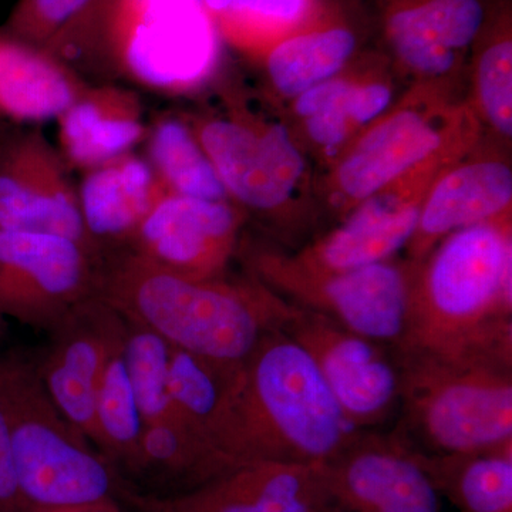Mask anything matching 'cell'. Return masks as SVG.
I'll list each match as a JSON object with an SVG mask.
<instances>
[{
	"mask_svg": "<svg viewBox=\"0 0 512 512\" xmlns=\"http://www.w3.org/2000/svg\"><path fill=\"white\" fill-rule=\"evenodd\" d=\"M97 296L173 348L227 365L244 363L298 309L251 275L187 278L127 249L101 256Z\"/></svg>",
	"mask_w": 512,
	"mask_h": 512,
	"instance_id": "obj_1",
	"label": "cell"
},
{
	"mask_svg": "<svg viewBox=\"0 0 512 512\" xmlns=\"http://www.w3.org/2000/svg\"><path fill=\"white\" fill-rule=\"evenodd\" d=\"M305 349L269 332L242 363L218 441L238 461L323 467L357 433Z\"/></svg>",
	"mask_w": 512,
	"mask_h": 512,
	"instance_id": "obj_2",
	"label": "cell"
},
{
	"mask_svg": "<svg viewBox=\"0 0 512 512\" xmlns=\"http://www.w3.org/2000/svg\"><path fill=\"white\" fill-rule=\"evenodd\" d=\"M414 262L397 352L512 346V214L453 232Z\"/></svg>",
	"mask_w": 512,
	"mask_h": 512,
	"instance_id": "obj_3",
	"label": "cell"
},
{
	"mask_svg": "<svg viewBox=\"0 0 512 512\" xmlns=\"http://www.w3.org/2000/svg\"><path fill=\"white\" fill-rule=\"evenodd\" d=\"M220 175L229 201L275 241L295 244L312 227L308 158L291 124L255 110L237 89L218 113L185 120Z\"/></svg>",
	"mask_w": 512,
	"mask_h": 512,
	"instance_id": "obj_4",
	"label": "cell"
},
{
	"mask_svg": "<svg viewBox=\"0 0 512 512\" xmlns=\"http://www.w3.org/2000/svg\"><path fill=\"white\" fill-rule=\"evenodd\" d=\"M399 434L427 454L471 453L512 443V348L397 352ZM416 448V447H414Z\"/></svg>",
	"mask_w": 512,
	"mask_h": 512,
	"instance_id": "obj_5",
	"label": "cell"
},
{
	"mask_svg": "<svg viewBox=\"0 0 512 512\" xmlns=\"http://www.w3.org/2000/svg\"><path fill=\"white\" fill-rule=\"evenodd\" d=\"M0 412L29 510L117 501L128 481L47 393L35 359L0 355Z\"/></svg>",
	"mask_w": 512,
	"mask_h": 512,
	"instance_id": "obj_6",
	"label": "cell"
},
{
	"mask_svg": "<svg viewBox=\"0 0 512 512\" xmlns=\"http://www.w3.org/2000/svg\"><path fill=\"white\" fill-rule=\"evenodd\" d=\"M481 124L453 90L414 84L326 167L323 198L338 221L370 195L436 158H461Z\"/></svg>",
	"mask_w": 512,
	"mask_h": 512,
	"instance_id": "obj_7",
	"label": "cell"
},
{
	"mask_svg": "<svg viewBox=\"0 0 512 512\" xmlns=\"http://www.w3.org/2000/svg\"><path fill=\"white\" fill-rule=\"evenodd\" d=\"M235 256L245 274L295 308L325 316L394 350L402 348L416 262L396 256L349 271H315L268 238L244 234Z\"/></svg>",
	"mask_w": 512,
	"mask_h": 512,
	"instance_id": "obj_8",
	"label": "cell"
},
{
	"mask_svg": "<svg viewBox=\"0 0 512 512\" xmlns=\"http://www.w3.org/2000/svg\"><path fill=\"white\" fill-rule=\"evenodd\" d=\"M111 42L117 66L154 92H194L217 69V32L202 0H120Z\"/></svg>",
	"mask_w": 512,
	"mask_h": 512,
	"instance_id": "obj_9",
	"label": "cell"
},
{
	"mask_svg": "<svg viewBox=\"0 0 512 512\" xmlns=\"http://www.w3.org/2000/svg\"><path fill=\"white\" fill-rule=\"evenodd\" d=\"M99 265L72 239L0 228V318L52 332L96 298Z\"/></svg>",
	"mask_w": 512,
	"mask_h": 512,
	"instance_id": "obj_10",
	"label": "cell"
},
{
	"mask_svg": "<svg viewBox=\"0 0 512 512\" xmlns=\"http://www.w3.org/2000/svg\"><path fill=\"white\" fill-rule=\"evenodd\" d=\"M284 330L312 357L356 430L375 429L400 410L402 370L396 350L299 308Z\"/></svg>",
	"mask_w": 512,
	"mask_h": 512,
	"instance_id": "obj_11",
	"label": "cell"
},
{
	"mask_svg": "<svg viewBox=\"0 0 512 512\" xmlns=\"http://www.w3.org/2000/svg\"><path fill=\"white\" fill-rule=\"evenodd\" d=\"M495 0H376L387 57L414 84L453 90Z\"/></svg>",
	"mask_w": 512,
	"mask_h": 512,
	"instance_id": "obj_12",
	"label": "cell"
},
{
	"mask_svg": "<svg viewBox=\"0 0 512 512\" xmlns=\"http://www.w3.org/2000/svg\"><path fill=\"white\" fill-rule=\"evenodd\" d=\"M460 158H436L403 175L357 204L338 225L291 252L315 271H349L396 258L416 229L421 202L431 183Z\"/></svg>",
	"mask_w": 512,
	"mask_h": 512,
	"instance_id": "obj_13",
	"label": "cell"
},
{
	"mask_svg": "<svg viewBox=\"0 0 512 512\" xmlns=\"http://www.w3.org/2000/svg\"><path fill=\"white\" fill-rule=\"evenodd\" d=\"M247 220L231 201L165 192L124 249L173 274L215 278L237 255Z\"/></svg>",
	"mask_w": 512,
	"mask_h": 512,
	"instance_id": "obj_14",
	"label": "cell"
},
{
	"mask_svg": "<svg viewBox=\"0 0 512 512\" xmlns=\"http://www.w3.org/2000/svg\"><path fill=\"white\" fill-rule=\"evenodd\" d=\"M0 228L69 238L97 254L70 167L39 130L10 138L0 151Z\"/></svg>",
	"mask_w": 512,
	"mask_h": 512,
	"instance_id": "obj_15",
	"label": "cell"
},
{
	"mask_svg": "<svg viewBox=\"0 0 512 512\" xmlns=\"http://www.w3.org/2000/svg\"><path fill=\"white\" fill-rule=\"evenodd\" d=\"M332 503L345 512H440V494L399 431L360 430L322 467Z\"/></svg>",
	"mask_w": 512,
	"mask_h": 512,
	"instance_id": "obj_16",
	"label": "cell"
},
{
	"mask_svg": "<svg viewBox=\"0 0 512 512\" xmlns=\"http://www.w3.org/2000/svg\"><path fill=\"white\" fill-rule=\"evenodd\" d=\"M120 501L136 512H318L332 500L322 467L251 460L187 493L161 497L128 485Z\"/></svg>",
	"mask_w": 512,
	"mask_h": 512,
	"instance_id": "obj_17",
	"label": "cell"
},
{
	"mask_svg": "<svg viewBox=\"0 0 512 512\" xmlns=\"http://www.w3.org/2000/svg\"><path fill=\"white\" fill-rule=\"evenodd\" d=\"M49 333L50 345L35 360L37 373L60 412L96 447L97 387L123 345L126 319L96 296Z\"/></svg>",
	"mask_w": 512,
	"mask_h": 512,
	"instance_id": "obj_18",
	"label": "cell"
},
{
	"mask_svg": "<svg viewBox=\"0 0 512 512\" xmlns=\"http://www.w3.org/2000/svg\"><path fill=\"white\" fill-rule=\"evenodd\" d=\"M512 214V168L495 148L480 143L431 183L406 258L420 261L440 241L460 229Z\"/></svg>",
	"mask_w": 512,
	"mask_h": 512,
	"instance_id": "obj_19",
	"label": "cell"
},
{
	"mask_svg": "<svg viewBox=\"0 0 512 512\" xmlns=\"http://www.w3.org/2000/svg\"><path fill=\"white\" fill-rule=\"evenodd\" d=\"M359 23L339 6L323 0L302 28L259 57L269 89L289 103L306 90L345 70L362 49Z\"/></svg>",
	"mask_w": 512,
	"mask_h": 512,
	"instance_id": "obj_20",
	"label": "cell"
},
{
	"mask_svg": "<svg viewBox=\"0 0 512 512\" xmlns=\"http://www.w3.org/2000/svg\"><path fill=\"white\" fill-rule=\"evenodd\" d=\"M165 192L151 164L131 153L86 170L80 210L100 258L127 247Z\"/></svg>",
	"mask_w": 512,
	"mask_h": 512,
	"instance_id": "obj_21",
	"label": "cell"
},
{
	"mask_svg": "<svg viewBox=\"0 0 512 512\" xmlns=\"http://www.w3.org/2000/svg\"><path fill=\"white\" fill-rule=\"evenodd\" d=\"M57 120L64 160L84 171L130 153L147 136L137 94L109 84L84 87Z\"/></svg>",
	"mask_w": 512,
	"mask_h": 512,
	"instance_id": "obj_22",
	"label": "cell"
},
{
	"mask_svg": "<svg viewBox=\"0 0 512 512\" xmlns=\"http://www.w3.org/2000/svg\"><path fill=\"white\" fill-rule=\"evenodd\" d=\"M239 463L184 420L157 421L144 424L140 461L128 483H144V494L161 497L187 493Z\"/></svg>",
	"mask_w": 512,
	"mask_h": 512,
	"instance_id": "obj_23",
	"label": "cell"
},
{
	"mask_svg": "<svg viewBox=\"0 0 512 512\" xmlns=\"http://www.w3.org/2000/svg\"><path fill=\"white\" fill-rule=\"evenodd\" d=\"M86 86L49 53L0 39V116L16 121L57 119Z\"/></svg>",
	"mask_w": 512,
	"mask_h": 512,
	"instance_id": "obj_24",
	"label": "cell"
},
{
	"mask_svg": "<svg viewBox=\"0 0 512 512\" xmlns=\"http://www.w3.org/2000/svg\"><path fill=\"white\" fill-rule=\"evenodd\" d=\"M417 458L440 495L463 512H512V443L471 453Z\"/></svg>",
	"mask_w": 512,
	"mask_h": 512,
	"instance_id": "obj_25",
	"label": "cell"
},
{
	"mask_svg": "<svg viewBox=\"0 0 512 512\" xmlns=\"http://www.w3.org/2000/svg\"><path fill=\"white\" fill-rule=\"evenodd\" d=\"M473 101L481 127L503 143L512 137V10L510 0H495L471 50Z\"/></svg>",
	"mask_w": 512,
	"mask_h": 512,
	"instance_id": "obj_26",
	"label": "cell"
},
{
	"mask_svg": "<svg viewBox=\"0 0 512 512\" xmlns=\"http://www.w3.org/2000/svg\"><path fill=\"white\" fill-rule=\"evenodd\" d=\"M241 366L215 362L171 346L168 387L175 409L185 423L217 448Z\"/></svg>",
	"mask_w": 512,
	"mask_h": 512,
	"instance_id": "obj_27",
	"label": "cell"
},
{
	"mask_svg": "<svg viewBox=\"0 0 512 512\" xmlns=\"http://www.w3.org/2000/svg\"><path fill=\"white\" fill-rule=\"evenodd\" d=\"M148 138V163L165 191L200 200L229 201L220 175L187 121L161 117Z\"/></svg>",
	"mask_w": 512,
	"mask_h": 512,
	"instance_id": "obj_28",
	"label": "cell"
},
{
	"mask_svg": "<svg viewBox=\"0 0 512 512\" xmlns=\"http://www.w3.org/2000/svg\"><path fill=\"white\" fill-rule=\"evenodd\" d=\"M97 450L127 481L140 461L144 420L124 363L123 345L107 362L96 394Z\"/></svg>",
	"mask_w": 512,
	"mask_h": 512,
	"instance_id": "obj_29",
	"label": "cell"
},
{
	"mask_svg": "<svg viewBox=\"0 0 512 512\" xmlns=\"http://www.w3.org/2000/svg\"><path fill=\"white\" fill-rule=\"evenodd\" d=\"M323 0H232L215 25L225 40L259 59L276 43L302 28Z\"/></svg>",
	"mask_w": 512,
	"mask_h": 512,
	"instance_id": "obj_30",
	"label": "cell"
},
{
	"mask_svg": "<svg viewBox=\"0 0 512 512\" xmlns=\"http://www.w3.org/2000/svg\"><path fill=\"white\" fill-rule=\"evenodd\" d=\"M171 346L157 333L126 320L123 357L144 424L183 420L168 387Z\"/></svg>",
	"mask_w": 512,
	"mask_h": 512,
	"instance_id": "obj_31",
	"label": "cell"
},
{
	"mask_svg": "<svg viewBox=\"0 0 512 512\" xmlns=\"http://www.w3.org/2000/svg\"><path fill=\"white\" fill-rule=\"evenodd\" d=\"M92 0H22L13 15V32L32 42L46 43L76 19Z\"/></svg>",
	"mask_w": 512,
	"mask_h": 512,
	"instance_id": "obj_32",
	"label": "cell"
},
{
	"mask_svg": "<svg viewBox=\"0 0 512 512\" xmlns=\"http://www.w3.org/2000/svg\"><path fill=\"white\" fill-rule=\"evenodd\" d=\"M0 512H30L20 491L8 427L2 412H0Z\"/></svg>",
	"mask_w": 512,
	"mask_h": 512,
	"instance_id": "obj_33",
	"label": "cell"
},
{
	"mask_svg": "<svg viewBox=\"0 0 512 512\" xmlns=\"http://www.w3.org/2000/svg\"><path fill=\"white\" fill-rule=\"evenodd\" d=\"M30 512H121L117 501L80 505V507L49 508V510H32Z\"/></svg>",
	"mask_w": 512,
	"mask_h": 512,
	"instance_id": "obj_34",
	"label": "cell"
},
{
	"mask_svg": "<svg viewBox=\"0 0 512 512\" xmlns=\"http://www.w3.org/2000/svg\"><path fill=\"white\" fill-rule=\"evenodd\" d=\"M231 2L232 0H202L204 8L207 9L208 15L211 16L214 23H217V20L227 12Z\"/></svg>",
	"mask_w": 512,
	"mask_h": 512,
	"instance_id": "obj_35",
	"label": "cell"
},
{
	"mask_svg": "<svg viewBox=\"0 0 512 512\" xmlns=\"http://www.w3.org/2000/svg\"><path fill=\"white\" fill-rule=\"evenodd\" d=\"M318 512H345V511L340 510L338 505H336L335 503H332V501H330V503L328 505H325V507H323L322 510H320Z\"/></svg>",
	"mask_w": 512,
	"mask_h": 512,
	"instance_id": "obj_36",
	"label": "cell"
},
{
	"mask_svg": "<svg viewBox=\"0 0 512 512\" xmlns=\"http://www.w3.org/2000/svg\"><path fill=\"white\" fill-rule=\"evenodd\" d=\"M5 329H6V320H3L2 318H0V336H2L3 333H5Z\"/></svg>",
	"mask_w": 512,
	"mask_h": 512,
	"instance_id": "obj_37",
	"label": "cell"
}]
</instances>
